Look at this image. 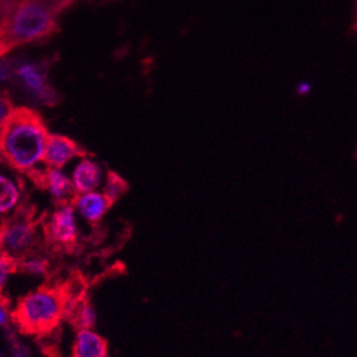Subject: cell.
Segmentation results:
<instances>
[{"mask_svg":"<svg viewBox=\"0 0 357 357\" xmlns=\"http://www.w3.org/2000/svg\"><path fill=\"white\" fill-rule=\"evenodd\" d=\"M49 135L38 112L29 107H15L0 127V164L29 172L42 161Z\"/></svg>","mask_w":357,"mask_h":357,"instance_id":"6da1fadb","label":"cell"},{"mask_svg":"<svg viewBox=\"0 0 357 357\" xmlns=\"http://www.w3.org/2000/svg\"><path fill=\"white\" fill-rule=\"evenodd\" d=\"M59 31L56 17L31 0L17 2L0 15V57L26 45L50 39Z\"/></svg>","mask_w":357,"mask_h":357,"instance_id":"7a4b0ae2","label":"cell"},{"mask_svg":"<svg viewBox=\"0 0 357 357\" xmlns=\"http://www.w3.org/2000/svg\"><path fill=\"white\" fill-rule=\"evenodd\" d=\"M67 298L61 289L42 287L19 299L12 319L24 335H46L66 314Z\"/></svg>","mask_w":357,"mask_h":357,"instance_id":"3957f363","label":"cell"},{"mask_svg":"<svg viewBox=\"0 0 357 357\" xmlns=\"http://www.w3.org/2000/svg\"><path fill=\"white\" fill-rule=\"evenodd\" d=\"M38 243V225L26 211L0 224V251L13 258L27 257Z\"/></svg>","mask_w":357,"mask_h":357,"instance_id":"277c9868","label":"cell"},{"mask_svg":"<svg viewBox=\"0 0 357 357\" xmlns=\"http://www.w3.org/2000/svg\"><path fill=\"white\" fill-rule=\"evenodd\" d=\"M47 68V63L23 64L17 68L16 76L22 89L33 98L46 105H56L60 101V96L49 83Z\"/></svg>","mask_w":357,"mask_h":357,"instance_id":"5b68a950","label":"cell"},{"mask_svg":"<svg viewBox=\"0 0 357 357\" xmlns=\"http://www.w3.org/2000/svg\"><path fill=\"white\" fill-rule=\"evenodd\" d=\"M45 234L49 242L59 246L75 245L79 236L76 209L71 204L59 205L45 224Z\"/></svg>","mask_w":357,"mask_h":357,"instance_id":"8992f818","label":"cell"},{"mask_svg":"<svg viewBox=\"0 0 357 357\" xmlns=\"http://www.w3.org/2000/svg\"><path fill=\"white\" fill-rule=\"evenodd\" d=\"M26 174L31 178L36 185L43 190H47L52 194V197L57 201L59 205L75 204L77 194L73 188V184H71V181L60 169H54V168H47L46 171L30 169Z\"/></svg>","mask_w":357,"mask_h":357,"instance_id":"52a82bcc","label":"cell"},{"mask_svg":"<svg viewBox=\"0 0 357 357\" xmlns=\"http://www.w3.org/2000/svg\"><path fill=\"white\" fill-rule=\"evenodd\" d=\"M87 155H89L87 150H84L80 144H77L75 139H71L66 135H59V134L52 135L50 134L42 161L49 168L60 169L68 161L75 160L77 157L84 158Z\"/></svg>","mask_w":357,"mask_h":357,"instance_id":"ba28073f","label":"cell"},{"mask_svg":"<svg viewBox=\"0 0 357 357\" xmlns=\"http://www.w3.org/2000/svg\"><path fill=\"white\" fill-rule=\"evenodd\" d=\"M73 206L86 222L98 224L104 218L107 211L110 209L112 204L102 195V192L94 191L77 195Z\"/></svg>","mask_w":357,"mask_h":357,"instance_id":"9c48e42d","label":"cell"},{"mask_svg":"<svg viewBox=\"0 0 357 357\" xmlns=\"http://www.w3.org/2000/svg\"><path fill=\"white\" fill-rule=\"evenodd\" d=\"M73 357H109V344L94 329H79L73 343Z\"/></svg>","mask_w":357,"mask_h":357,"instance_id":"30bf717a","label":"cell"},{"mask_svg":"<svg viewBox=\"0 0 357 357\" xmlns=\"http://www.w3.org/2000/svg\"><path fill=\"white\" fill-rule=\"evenodd\" d=\"M101 183V168L90 160H83L73 171V188L77 195L94 192Z\"/></svg>","mask_w":357,"mask_h":357,"instance_id":"8fae6325","label":"cell"},{"mask_svg":"<svg viewBox=\"0 0 357 357\" xmlns=\"http://www.w3.org/2000/svg\"><path fill=\"white\" fill-rule=\"evenodd\" d=\"M66 313L70 314L71 320L79 329H94L97 324V312L94 306L89 302H80L70 305L67 301Z\"/></svg>","mask_w":357,"mask_h":357,"instance_id":"7c38bea8","label":"cell"},{"mask_svg":"<svg viewBox=\"0 0 357 357\" xmlns=\"http://www.w3.org/2000/svg\"><path fill=\"white\" fill-rule=\"evenodd\" d=\"M20 201L19 184L13 178L0 174V213L10 212Z\"/></svg>","mask_w":357,"mask_h":357,"instance_id":"4fadbf2b","label":"cell"},{"mask_svg":"<svg viewBox=\"0 0 357 357\" xmlns=\"http://www.w3.org/2000/svg\"><path fill=\"white\" fill-rule=\"evenodd\" d=\"M128 191V184L121 175H119L114 171H109L107 174V181L102 191V195L109 199V202L113 205L117 202L126 192Z\"/></svg>","mask_w":357,"mask_h":357,"instance_id":"5bb4252c","label":"cell"},{"mask_svg":"<svg viewBox=\"0 0 357 357\" xmlns=\"http://www.w3.org/2000/svg\"><path fill=\"white\" fill-rule=\"evenodd\" d=\"M17 272V259L9 254L0 251V305L8 306V298L5 295L6 283L12 273Z\"/></svg>","mask_w":357,"mask_h":357,"instance_id":"9a60e30c","label":"cell"},{"mask_svg":"<svg viewBox=\"0 0 357 357\" xmlns=\"http://www.w3.org/2000/svg\"><path fill=\"white\" fill-rule=\"evenodd\" d=\"M49 264L40 257H24L22 261L17 259V271H22L31 276H45L47 273Z\"/></svg>","mask_w":357,"mask_h":357,"instance_id":"2e32d148","label":"cell"},{"mask_svg":"<svg viewBox=\"0 0 357 357\" xmlns=\"http://www.w3.org/2000/svg\"><path fill=\"white\" fill-rule=\"evenodd\" d=\"M31 2L43 6L52 16L57 17L66 9H68L71 5H73L76 0H31Z\"/></svg>","mask_w":357,"mask_h":357,"instance_id":"e0dca14e","label":"cell"},{"mask_svg":"<svg viewBox=\"0 0 357 357\" xmlns=\"http://www.w3.org/2000/svg\"><path fill=\"white\" fill-rule=\"evenodd\" d=\"M15 109V104L8 91L0 90V127L3 126L10 112Z\"/></svg>","mask_w":357,"mask_h":357,"instance_id":"ac0fdd59","label":"cell"},{"mask_svg":"<svg viewBox=\"0 0 357 357\" xmlns=\"http://www.w3.org/2000/svg\"><path fill=\"white\" fill-rule=\"evenodd\" d=\"M10 76V68L8 64L0 63V80H5Z\"/></svg>","mask_w":357,"mask_h":357,"instance_id":"d6986e66","label":"cell"},{"mask_svg":"<svg viewBox=\"0 0 357 357\" xmlns=\"http://www.w3.org/2000/svg\"><path fill=\"white\" fill-rule=\"evenodd\" d=\"M6 324H8V316L5 313L3 306L0 305V325H6Z\"/></svg>","mask_w":357,"mask_h":357,"instance_id":"ffe728a7","label":"cell"},{"mask_svg":"<svg viewBox=\"0 0 357 357\" xmlns=\"http://www.w3.org/2000/svg\"><path fill=\"white\" fill-rule=\"evenodd\" d=\"M15 357H27V356H26V354H23L22 351H17V353L15 354Z\"/></svg>","mask_w":357,"mask_h":357,"instance_id":"44dd1931","label":"cell"},{"mask_svg":"<svg viewBox=\"0 0 357 357\" xmlns=\"http://www.w3.org/2000/svg\"><path fill=\"white\" fill-rule=\"evenodd\" d=\"M0 357H2V354H0Z\"/></svg>","mask_w":357,"mask_h":357,"instance_id":"7402d4cb","label":"cell"},{"mask_svg":"<svg viewBox=\"0 0 357 357\" xmlns=\"http://www.w3.org/2000/svg\"><path fill=\"white\" fill-rule=\"evenodd\" d=\"M0 224H2V222H0Z\"/></svg>","mask_w":357,"mask_h":357,"instance_id":"603a6c76","label":"cell"}]
</instances>
